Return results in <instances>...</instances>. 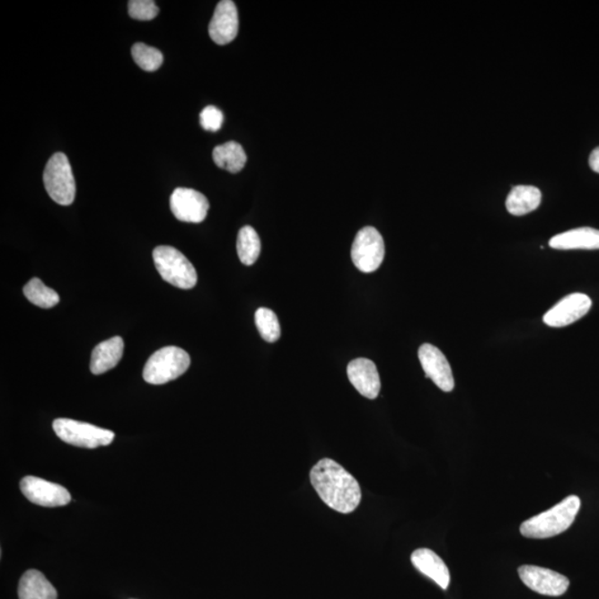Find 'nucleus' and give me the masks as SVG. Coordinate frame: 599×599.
<instances>
[{
  "instance_id": "obj_19",
  "label": "nucleus",
  "mask_w": 599,
  "mask_h": 599,
  "mask_svg": "<svg viewBox=\"0 0 599 599\" xmlns=\"http://www.w3.org/2000/svg\"><path fill=\"white\" fill-rule=\"evenodd\" d=\"M542 192L533 186H516L509 192L507 207L509 214L516 216H525L540 207Z\"/></svg>"
},
{
  "instance_id": "obj_8",
  "label": "nucleus",
  "mask_w": 599,
  "mask_h": 599,
  "mask_svg": "<svg viewBox=\"0 0 599 599\" xmlns=\"http://www.w3.org/2000/svg\"><path fill=\"white\" fill-rule=\"evenodd\" d=\"M521 581L532 591L545 596H562L569 587L568 578L540 566L524 565L518 568Z\"/></svg>"
},
{
  "instance_id": "obj_11",
  "label": "nucleus",
  "mask_w": 599,
  "mask_h": 599,
  "mask_svg": "<svg viewBox=\"0 0 599 599\" xmlns=\"http://www.w3.org/2000/svg\"><path fill=\"white\" fill-rule=\"evenodd\" d=\"M418 358L426 375L430 377L438 389L445 392L454 390L455 382L450 363L441 350L432 344H423L418 348Z\"/></svg>"
},
{
  "instance_id": "obj_20",
  "label": "nucleus",
  "mask_w": 599,
  "mask_h": 599,
  "mask_svg": "<svg viewBox=\"0 0 599 599\" xmlns=\"http://www.w3.org/2000/svg\"><path fill=\"white\" fill-rule=\"evenodd\" d=\"M212 157L216 166L231 173L242 172L247 163V154L242 145L235 141L216 145L212 153Z\"/></svg>"
},
{
  "instance_id": "obj_24",
  "label": "nucleus",
  "mask_w": 599,
  "mask_h": 599,
  "mask_svg": "<svg viewBox=\"0 0 599 599\" xmlns=\"http://www.w3.org/2000/svg\"><path fill=\"white\" fill-rule=\"evenodd\" d=\"M256 324L259 333L269 343L277 341L281 337V327L277 314L272 310L260 308L256 313Z\"/></svg>"
},
{
  "instance_id": "obj_18",
  "label": "nucleus",
  "mask_w": 599,
  "mask_h": 599,
  "mask_svg": "<svg viewBox=\"0 0 599 599\" xmlns=\"http://www.w3.org/2000/svg\"><path fill=\"white\" fill-rule=\"evenodd\" d=\"M18 596L19 599H57L58 594L44 574L30 569L19 582Z\"/></svg>"
},
{
  "instance_id": "obj_5",
  "label": "nucleus",
  "mask_w": 599,
  "mask_h": 599,
  "mask_svg": "<svg viewBox=\"0 0 599 599\" xmlns=\"http://www.w3.org/2000/svg\"><path fill=\"white\" fill-rule=\"evenodd\" d=\"M53 428L61 441L84 449L110 445L115 438V433L110 430L70 418L55 419Z\"/></svg>"
},
{
  "instance_id": "obj_1",
  "label": "nucleus",
  "mask_w": 599,
  "mask_h": 599,
  "mask_svg": "<svg viewBox=\"0 0 599 599\" xmlns=\"http://www.w3.org/2000/svg\"><path fill=\"white\" fill-rule=\"evenodd\" d=\"M310 480L325 506L334 511L350 514L361 502L360 484L336 461H319L310 471Z\"/></svg>"
},
{
  "instance_id": "obj_25",
  "label": "nucleus",
  "mask_w": 599,
  "mask_h": 599,
  "mask_svg": "<svg viewBox=\"0 0 599 599\" xmlns=\"http://www.w3.org/2000/svg\"><path fill=\"white\" fill-rule=\"evenodd\" d=\"M128 12L137 21L149 22L158 16L159 8L153 0H130Z\"/></svg>"
},
{
  "instance_id": "obj_10",
  "label": "nucleus",
  "mask_w": 599,
  "mask_h": 599,
  "mask_svg": "<svg viewBox=\"0 0 599 599\" xmlns=\"http://www.w3.org/2000/svg\"><path fill=\"white\" fill-rule=\"evenodd\" d=\"M21 489L27 499L44 507H65L72 501L67 489L61 485L48 482L36 476H26L21 482Z\"/></svg>"
},
{
  "instance_id": "obj_13",
  "label": "nucleus",
  "mask_w": 599,
  "mask_h": 599,
  "mask_svg": "<svg viewBox=\"0 0 599 599\" xmlns=\"http://www.w3.org/2000/svg\"><path fill=\"white\" fill-rule=\"evenodd\" d=\"M239 31L238 9L233 0H223L216 7L209 23V35L216 44L224 46L235 40Z\"/></svg>"
},
{
  "instance_id": "obj_21",
  "label": "nucleus",
  "mask_w": 599,
  "mask_h": 599,
  "mask_svg": "<svg viewBox=\"0 0 599 599\" xmlns=\"http://www.w3.org/2000/svg\"><path fill=\"white\" fill-rule=\"evenodd\" d=\"M237 250L240 261L244 266L256 263L261 252V242L252 226L245 225L239 231Z\"/></svg>"
},
{
  "instance_id": "obj_7",
  "label": "nucleus",
  "mask_w": 599,
  "mask_h": 599,
  "mask_svg": "<svg viewBox=\"0 0 599 599\" xmlns=\"http://www.w3.org/2000/svg\"><path fill=\"white\" fill-rule=\"evenodd\" d=\"M385 244L381 233L374 226H366L358 231L352 244L351 258L361 272L372 273L384 260Z\"/></svg>"
},
{
  "instance_id": "obj_9",
  "label": "nucleus",
  "mask_w": 599,
  "mask_h": 599,
  "mask_svg": "<svg viewBox=\"0 0 599 599\" xmlns=\"http://www.w3.org/2000/svg\"><path fill=\"white\" fill-rule=\"evenodd\" d=\"M170 207L182 223L200 224L209 211V201L201 192L189 188H177L170 197Z\"/></svg>"
},
{
  "instance_id": "obj_22",
  "label": "nucleus",
  "mask_w": 599,
  "mask_h": 599,
  "mask_svg": "<svg viewBox=\"0 0 599 599\" xmlns=\"http://www.w3.org/2000/svg\"><path fill=\"white\" fill-rule=\"evenodd\" d=\"M23 295L32 304L40 306L42 309H51L59 304L58 294L50 287L46 286L44 282L38 277H34L23 286Z\"/></svg>"
},
{
  "instance_id": "obj_16",
  "label": "nucleus",
  "mask_w": 599,
  "mask_h": 599,
  "mask_svg": "<svg viewBox=\"0 0 599 599\" xmlns=\"http://www.w3.org/2000/svg\"><path fill=\"white\" fill-rule=\"evenodd\" d=\"M124 339L120 337H113L99 343L93 348L92 355V374L96 375L106 374L107 371L117 366L124 355Z\"/></svg>"
},
{
  "instance_id": "obj_14",
  "label": "nucleus",
  "mask_w": 599,
  "mask_h": 599,
  "mask_svg": "<svg viewBox=\"0 0 599 599\" xmlns=\"http://www.w3.org/2000/svg\"><path fill=\"white\" fill-rule=\"evenodd\" d=\"M348 377L358 393L366 399L374 400L381 391L379 371L369 358H356L348 363Z\"/></svg>"
},
{
  "instance_id": "obj_12",
  "label": "nucleus",
  "mask_w": 599,
  "mask_h": 599,
  "mask_svg": "<svg viewBox=\"0 0 599 599\" xmlns=\"http://www.w3.org/2000/svg\"><path fill=\"white\" fill-rule=\"evenodd\" d=\"M592 308V300L583 294L565 296L544 315V323L551 328H564L577 322L588 313Z\"/></svg>"
},
{
  "instance_id": "obj_3",
  "label": "nucleus",
  "mask_w": 599,
  "mask_h": 599,
  "mask_svg": "<svg viewBox=\"0 0 599 599\" xmlns=\"http://www.w3.org/2000/svg\"><path fill=\"white\" fill-rule=\"evenodd\" d=\"M154 266L164 281L179 289L189 290L197 285L195 267L185 254L169 245H159L154 250Z\"/></svg>"
},
{
  "instance_id": "obj_27",
  "label": "nucleus",
  "mask_w": 599,
  "mask_h": 599,
  "mask_svg": "<svg viewBox=\"0 0 599 599\" xmlns=\"http://www.w3.org/2000/svg\"><path fill=\"white\" fill-rule=\"evenodd\" d=\"M589 166H591L593 172L599 173V147L593 150V153L589 155Z\"/></svg>"
},
{
  "instance_id": "obj_6",
  "label": "nucleus",
  "mask_w": 599,
  "mask_h": 599,
  "mask_svg": "<svg viewBox=\"0 0 599 599\" xmlns=\"http://www.w3.org/2000/svg\"><path fill=\"white\" fill-rule=\"evenodd\" d=\"M44 185L51 199L60 206H70L75 197V181L67 155L57 153L47 163Z\"/></svg>"
},
{
  "instance_id": "obj_15",
  "label": "nucleus",
  "mask_w": 599,
  "mask_h": 599,
  "mask_svg": "<svg viewBox=\"0 0 599 599\" xmlns=\"http://www.w3.org/2000/svg\"><path fill=\"white\" fill-rule=\"evenodd\" d=\"M415 568L436 582L442 589H447L451 581L450 570L443 559L433 551L419 549L411 555Z\"/></svg>"
},
{
  "instance_id": "obj_26",
  "label": "nucleus",
  "mask_w": 599,
  "mask_h": 599,
  "mask_svg": "<svg viewBox=\"0 0 599 599\" xmlns=\"http://www.w3.org/2000/svg\"><path fill=\"white\" fill-rule=\"evenodd\" d=\"M202 128L207 131H218L224 124V113L215 106H207L200 113Z\"/></svg>"
},
{
  "instance_id": "obj_4",
  "label": "nucleus",
  "mask_w": 599,
  "mask_h": 599,
  "mask_svg": "<svg viewBox=\"0 0 599 599\" xmlns=\"http://www.w3.org/2000/svg\"><path fill=\"white\" fill-rule=\"evenodd\" d=\"M190 363V357L181 348H160L145 363L144 379L147 383L154 385L168 383L186 374Z\"/></svg>"
},
{
  "instance_id": "obj_2",
  "label": "nucleus",
  "mask_w": 599,
  "mask_h": 599,
  "mask_svg": "<svg viewBox=\"0 0 599 599\" xmlns=\"http://www.w3.org/2000/svg\"><path fill=\"white\" fill-rule=\"evenodd\" d=\"M581 508L577 495L566 498L549 511L539 514L521 525L520 531L527 539L544 540L562 534L572 526Z\"/></svg>"
},
{
  "instance_id": "obj_23",
  "label": "nucleus",
  "mask_w": 599,
  "mask_h": 599,
  "mask_svg": "<svg viewBox=\"0 0 599 599\" xmlns=\"http://www.w3.org/2000/svg\"><path fill=\"white\" fill-rule=\"evenodd\" d=\"M132 58L141 69L145 72H155L162 67L163 63V55L162 51L154 47L137 42L131 48Z\"/></svg>"
},
{
  "instance_id": "obj_17",
  "label": "nucleus",
  "mask_w": 599,
  "mask_h": 599,
  "mask_svg": "<svg viewBox=\"0 0 599 599\" xmlns=\"http://www.w3.org/2000/svg\"><path fill=\"white\" fill-rule=\"evenodd\" d=\"M550 247L556 250H599V230L585 226L566 231L551 238Z\"/></svg>"
}]
</instances>
